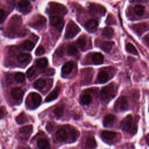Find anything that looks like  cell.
Returning <instances> with one entry per match:
<instances>
[{"mask_svg": "<svg viewBox=\"0 0 149 149\" xmlns=\"http://www.w3.org/2000/svg\"><path fill=\"white\" fill-rule=\"evenodd\" d=\"M37 146L39 149H47L49 147V142L45 139H40L37 141Z\"/></svg>", "mask_w": 149, "mask_h": 149, "instance_id": "cb8c5ba5", "label": "cell"}, {"mask_svg": "<svg viewBox=\"0 0 149 149\" xmlns=\"http://www.w3.org/2000/svg\"><path fill=\"white\" fill-rule=\"evenodd\" d=\"M115 109L118 112L123 111L127 109L128 102L125 96H121L118 98L114 105Z\"/></svg>", "mask_w": 149, "mask_h": 149, "instance_id": "8992f818", "label": "cell"}, {"mask_svg": "<svg viewBox=\"0 0 149 149\" xmlns=\"http://www.w3.org/2000/svg\"><path fill=\"white\" fill-rule=\"evenodd\" d=\"M113 43L110 41H104L100 44V48L105 52H109L112 48Z\"/></svg>", "mask_w": 149, "mask_h": 149, "instance_id": "44dd1931", "label": "cell"}, {"mask_svg": "<svg viewBox=\"0 0 149 149\" xmlns=\"http://www.w3.org/2000/svg\"><path fill=\"white\" fill-rule=\"evenodd\" d=\"M132 29L139 35L142 34L144 31L148 30V25L146 23H141L132 26Z\"/></svg>", "mask_w": 149, "mask_h": 149, "instance_id": "8fae6325", "label": "cell"}, {"mask_svg": "<svg viewBox=\"0 0 149 149\" xmlns=\"http://www.w3.org/2000/svg\"><path fill=\"white\" fill-rule=\"evenodd\" d=\"M15 79L18 83H22L25 80V75L22 72H17L15 75Z\"/></svg>", "mask_w": 149, "mask_h": 149, "instance_id": "e575fe53", "label": "cell"}, {"mask_svg": "<svg viewBox=\"0 0 149 149\" xmlns=\"http://www.w3.org/2000/svg\"><path fill=\"white\" fill-rule=\"evenodd\" d=\"M73 63L71 61L68 62L66 63H65L62 66V72L64 74H69L71 72L73 68Z\"/></svg>", "mask_w": 149, "mask_h": 149, "instance_id": "d4e9b609", "label": "cell"}, {"mask_svg": "<svg viewBox=\"0 0 149 149\" xmlns=\"http://www.w3.org/2000/svg\"><path fill=\"white\" fill-rule=\"evenodd\" d=\"M35 68H34V67H30L27 70V72H26V74H27V77H29V78H30V77H31L33 75H34V73H35Z\"/></svg>", "mask_w": 149, "mask_h": 149, "instance_id": "b9f144b4", "label": "cell"}, {"mask_svg": "<svg viewBox=\"0 0 149 149\" xmlns=\"http://www.w3.org/2000/svg\"><path fill=\"white\" fill-rule=\"evenodd\" d=\"M48 64V60L46 58H41L36 61V66L38 68H44Z\"/></svg>", "mask_w": 149, "mask_h": 149, "instance_id": "f1b7e54d", "label": "cell"}, {"mask_svg": "<svg viewBox=\"0 0 149 149\" xmlns=\"http://www.w3.org/2000/svg\"><path fill=\"white\" fill-rule=\"evenodd\" d=\"M45 52V49L44 48V47L41 45H39L37 48L36 50L35 54L37 56H40L42 55V54H44Z\"/></svg>", "mask_w": 149, "mask_h": 149, "instance_id": "60d3db41", "label": "cell"}, {"mask_svg": "<svg viewBox=\"0 0 149 149\" xmlns=\"http://www.w3.org/2000/svg\"><path fill=\"white\" fill-rule=\"evenodd\" d=\"M21 24L22 17L18 15H15L10 19V21L9 22V29L12 31H15L18 29H19Z\"/></svg>", "mask_w": 149, "mask_h": 149, "instance_id": "9c48e42d", "label": "cell"}, {"mask_svg": "<svg viewBox=\"0 0 149 149\" xmlns=\"http://www.w3.org/2000/svg\"><path fill=\"white\" fill-rule=\"evenodd\" d=\"M30 6V3L27 0H21L18 3V7L22 12L27 10Z\"/></svg>", "mask_w": 149, "mask_h": 149, "instance_id": "7402d4cb", "label": "cell"}, {"mask_svg": "<svg viewBox=\"0 0 149 149\" xmlns=\"http://www.w3.org/2000/svg\"><path fill=\"white\" fill-rule=\"evenodd\" d=\"M115 116L111 113H109L105 115L103 120V125L104 126H109L115 120Z\"/></svg>", "mask_w": 149, "mask_h": 149, "instance_id": "ffe728a7", "label": "cell"}, {"mask_svg": "<svg viewBox=\"0 0 149 149\" xmlns=\"http://www.w3.org/2000/svg\"><path fill=\"white\" fill-rule=\"evenodd\" d=\"M67 8L63 5L55 3L50 2L48 4V7L47 8V12L51 14H56V16L58 15H65L67 13Z\"/></svg>", "mask_w": 149, "mask_h": 149, "instance_id": "7a4b0ae2", "label": "cell"}, {"mask_svg": "<svg viewBox=\"0 0 149 149\" xmlns=\"http://www.w3.org/2000/svg\"><path fill=\"white\" fill-rule=\"evenodd\" d=\"M68 137L67 133L66 130L63 129H59L56 132V137L57 140L59 141H63L66 140Z\"/></svg>", "mask_w": 149, "mask_h": 149, "instance_id": "d6986e66", "label": "cell"}, {"mask_svg": "<svg viewBox=\"0 0 149 149\" xmlns=\"http://www.w3.org/2000/svg\"><path fill=\"white\" fill-rule=\"evenodd\" d=\"M109 79L108 74L105 71L100 72L98 74V80L101 83H104L107 82Z\"/></svg>", "mask_w": 149, "mask_h": 149, "instance_id": "484cf974", "label": "cell"}, {"mask_svg": "<svg viewBox=\"0 0 149 149\" xmlns=\"http://www.w3.org/2000/svg\"><path fill=\"white\" fill-rule=\"evenodd\" d=\"M63 112V107H56L54 110V112L55 115L57 117V118H59L62 115Z\"/></svg>", "mask_w": 149, "mask_h": 149, "instance_id": "ab89813d", "label": "cell"}, {"mask_svg": "<svg viewBox=\"0 0 149 149\" xmlns=\"http://www.w3.org/2000/svg\"><path fill=\"white\" fill-rule=\"evenodd\" d=\"M91 60L94 64L100 65L104 62V56L100 52H95L91 56Z\"/></svg>", "mask_w": 149, "mask_h": 149, "instance_id": "9a60e30c", "label": "cell"}, {"mask_svg": "<svg viewBox=\"0 0 149 149\" xmlns=\"http://www.w3.org/2000/svg\"><path fill=\"white\" fill-rule=\"evenodd\" d=\"M91 97L88 94H84L80 98V102L83 105L89 104L91 101Z\"/></svg>", "mask_w": 149, "mask_h": 149, "instance_id": "4dcf8cb0", "label": "cell"}, {"mask_svg": "<svg viewBox=\"0 0 149 149\" xmlns=\"http://www.w3.org/2000/svg\"><path fill=\"white\" fill-rule=\"evenodd\" d=\"M93 75V71L91 69H86L84 70V72L82 73V79L83 81L84 84L89 83Z\"/></svg>", "mask_w": 149, "mask_h": 149, "instance_id": "7c38bea8", "label": "cell"}, {"mask_svg": "<svg viewBox=\"0 0 149 149\" xmlns=\"http://www.w3.org/2000/svg\"><path fill=\"white\" fill-rule=\"evenodd\" d=\"M31 59V56L27 53H21L17 56V60L20 63H29Z\"/></svg>", "mask_w": 149, "mask_h": 149, "instance_id": "2e32d148", "label": "cell"}, {"mask_svg": "<svg viewBox=\"0 0 149 149\" xmlns=\"http://www.w3.org/2000/svg\"><path fill=\"white\" fill-rule=\"evenodd\" d=\"M22 46L23 49L27 51H31L34 47V44L30 40H26L23 42Z\"/></svg>", "mask_w": 149, "mask_h": 149, "instance_id": "f546056e", "label": "cell"}, {"mask_svg": "<svg viewBox=\"0 0 149 149\" xmlns=\"http://www.w3.org/2000/svg\"><path fill=\"white\" fill-rule=\"evenodd\" d=\"M116 134V133L115 132L109 131V130H104L101 133V137L104 140H111L115 138Z\"/></svg>", "mask_w": 149, "mask_h": 149, "instance_id": "ac0fdd59", "label": "cell"}, {"mask_svg": "<svg viewBox=\"0 0 149 149\" xmlns=\"http://www.w3.org/2000/svg\"><path fill=\"white\" fill-rule=\"evenodd\" d=\"M16 120L17 123L19 124H23L26 122H27L28 119L26 114L23 112L20 113L16 118Z\"/></svg>", "mask_w": 149, "mask_h": 149, "instance_id": "1f68e13d", "label": "cell"}, {"mask_svg": "<svg viewBox=\"0 0 149 149\" xmlns=\"http://www.w3.org/2000/svg\"><path fill=\"white\" fill-rule=\"evenodd\" d=\"M79 135V132L76 130V129H72L70 132V140L72 141H76Z\"/></svg>", "mask_w": 149, "mask_h": 149, "instance_id": "8d00e7d4", "label": "cell"}, {"mask_svg": "<svg viewBox=\"0 0 149 149\" xmlns=\"http://www.w3.org/2000/svg\"><path fill=\"white\" fill-rule=\"evenodd\" d=\"M45 86V81L42 79H39L34 83V87L36 89L40 90L44 87Z\"/></svg>", "mask_w": 149, "mask_h": 149, "instance_id": "d6a6232c", "label": "cell"}, {"mask_svg": "<svg viewBox=\"0 0 149 149\" xmlns=\"http://www.w3.org/2000/svg\"><path fill=\"white\" fill-rule=\"evenodd\" d=\"M80 31V27L74 22L70 20L66 27L65 37L67 39L72 38L76 36Z\"/></svg>", "mask_w": 149, "mask_h": 149, "instance_id": "277c9868", "label": "cell"}, {"mask_svg": "<svg viewBox=\"0 0 149 149\" xmlns=\"http://www.w3.org/2000/svg\"><path fill=\"white\" fill-rule=\"evenodd\" d=\"M24 93L22 89L20 88H14L11 91V95L13 97V99L20 101L22 100L23 97Z\"/></svg>", "mask_w": 149, "mask_h": 149, "instance_id": "4fadbf2b", "label": "cell"}, {"mask_svg": "<svg viewBox=\"0 0 149 149\" xmlns=\"http://www.w3.org/2000/svg\"><path fill=\"white\" fill-rule=\"evenodd\" d=\"M30 98L34 108L38 107L41 104L42 100L40 95L37 93H32L30 94Z\"/></svg>", "mask_w": 149, "mask_h": 149, "instance_id": "5bb4252c", "label": "cell"}, {"mask_svg": "<svg viewBox=\"0 0 149 149\" xmlns=\"http://www.w3.org/2000/svg\"><path fill=\"white\" fill-rule=\"evenodd\" d=\"M77 52L78 51H77V48L73 45L69 46L68 49V54L69 55H70V56L76 55L77 53Z\"/></svg>", "mask_w": 149, "mask_h": 149, "instance_id": "f35d334b", "label": "cell"}, {"mask_svg": "<svg viewBox=\"0 0 149 149\" xmlns=\"http://www.w3.org/2000/svg\"><path fill=\"white\" fill-rule=\"evenodd\" d=\"M89 12L91 15L104 16L106 13V9L102 5L96 3H91L89 6Z\"/></svg>", "mask_w": 149, "mask_h": 149, "instance_id": "52a82bcc", "label": "cell"}, {"mask_svg": "<svg viewBox=\"0 0 149 149\" xmlns=\"http://www.w3.org/2000/svg\"><path fill=\"white\" fill-rule=\"evenodd\" d=\"M60 91V88L59 87H56L51 93H49L48 96L45 98L46 102H50L56 99L58 97Z\"/></svg>", "mask_w": 149, "mask_h": 149, "instance_id": "e0dca14e", "label": "cell"}, {"mask_svg": "<svg viewBox=\"0 0 149 149\" xmlns=\"http://www.w3.org/2000/svg\"><path fill=\"white\" fill-rule=\"evenodd\" d=\"M86 144L87 147L90 148H95L97 146L96 141L93 136H89L87 138Z\"/></svg>", "mask_w": 149, "mask_h": 149, "instance_id": "603a6c76", "label": "cell"}, {"mask_svg": "<svg viewBox=\"0 0 149 149\" xmlns=\"http://www.w3.org/2000/svg\"><path fill=\"white\" fill-rule=\"evenodd\" d=\"M45 24L46 19L44 16L41 15L36 16L30 22V26L38 30H41L43 29L45 27Z\"/></svg>", "mask_w": 149, "mask_h": 149, "instance_id": "5b68a950", "label": "cell"}, {"mask_svg": "<svg viewBox=\"0 0 149 149\" xmlns=\"http://www.w3.org/2000/svg\"><path fill=\"white\" fill-rule=\"evenodd\" d=\"M122 129L130 133L134 134L137 131V123L133 120V118L131 115H128L120 123Z\"/></svg>", "mask_w": 149, "mask_h": 149, "instance_id": "6da1fadb", "label": "cell"}, {"mask_svg": "<svg viewBox=\"0 0 149 149\" xmlns=\"http://www.w3.org/2000/svg\"><path fill=\"white\" fill-rule=\"evenodd\" d=\"M46 129L48 132H51L53 129H54V126H53V124L52 123H48V125L46 126Z\"/></svg>", "mask_w": 149, "mask_h": 149, "instance_id": "ee69618b", "label": "cell"}, {"mask_svg": "<svg viewBox=\"0 0 149 149\" xmlns=\"http://www.w3.org/2000/svg\"><path fill=\"white\" fill-rule=\"evenodd\" d=\"M32 131H33V127L31 125L23 126V127H21L19 130V132L21 134H23L24 135H27L28 136L31 134Z\"/></svg>", "mask_w": 149, "mask_h": 149, "instance_id": "83f0119b", "label": "cell"}, {"mask_svg": "<svg viewBox=\"0 0 149 149\" xmlns=\"http://www.w3.org/2000/svg\"><path fill=\"white\" fill-rule=\"evenodd\" d=\"M3 115V109H2V108H0V118H2Z\"/></svg>", "mask_w": 149, "mask_h": 149, "instance_id": "f6af8a7d", "label": "cell"}, {"mask_svg": "<svg viewBox=\"0 0 149 149\" xmlns=\"http://www.w3.org/2000/svg\"><path fill=\"white\" fill-rule=\"evenodd\" d=\"M17 149H30L29 148H25V147H18Z\"/></svg>", "mask_w": 149, "mask_h": 149, "instance_id": "bcb514c9", "label": "cell"}, {"mask_svg": "<svg viewBox=\"0 0 149 149\" xmlns=\"http://www.w3.org/2000/svg\"><path fill=\"white\" fill-rule=\"evenodd\" d=\"M77 44L81 49H83L86 44V38L84 37H80L77 40Z\"/></svg>", "mask_w": 149, "mask_h": 149, "instance_id": "74e56055", "label": "cell"}, {"mask_svg": "<svg viewBox=\"0 0 149 149\" xmlns=\"http://www.w3.org/2000/svg\"><path fill=\"white\" fill-rule=\"evenodd\" d=\"M102 34L105 37L111 38L113 37V36L114 34V31L112 28H111L110 27H106L103 30Z\"/></svg>", "mask_w": 149, "mask_h": 149, "instance_id": "4316f807", "label": "cell"}, {"mask_svg": "<svg viewBox=\"0 0 149 149\" xmlns=\"http://www.w3.org/2000/svg\"><path fill=\"white\" fill-rule=\"evenodd\" d=\"M5 17H6L5 12L2 9H0V23L3 22V20L5 19Z\"/></svg>", "mask_w": 149, "mask_h": 149, "instance_id": "7bdbcfd3", "label": "cell"}, {"mask_svg": "<svg viewBox=\"0 0 149 149\" xmlns=\"http://www.w3.org/2000/svg\"><path fill=\"white\" fill-rule=\"evenodd\" d=\"M49 22L51 24L56 27L58 30L61 31L63 29L64 26V22L59 16H52L50 17Z\"/></svg>", "mask_w": 149, "mask_h": 149, "instance_id": "ba28073f", "label": "cell"}, {"mask_svg": "<svg viewBox=\"0 0 149 149\" xmlns=\"http://www.w3.org/2000/svg\"><path fill=\"white\" fill-rule=\"evenodd\" d=\"M98 23L97 21L95 19H90L88 21H87L85 24H84V27L86 29L90 32V33H93L95 31H96L97 27H98Z\"/></svg>", "mask_w": 149, "mask_h": 149, "instance_id": "30bf717a", "label": "cell"}, {"mask_svg": "<svg viewBox=\"0 0 149 149\" xmlns=\"http://www.w3.org/2000/svg\"><path fill=\"white\" fill-rule=\"evenodd\" d=\"M126 50L129 52H130L131 54H133L134 55H137V51L133 44H132L130 43H127L126 44Z\"/></svg>", "mask_w": 149, "mask_h": 149, "instance_id": "d590c367", "label": "cell"}, {"mask_svg": "<svg viewBox=\"0 0 149 149\" xmlns=\"http://www.w3.org/2000/svg\"><path fill=\"white\" fill-rule=\"evenodd\" d=\"M141 0H130V1L132 2H138V1H140Z\"/></svg>", "mask_w": 149, "mask_h": 149, "instance_id": "7dc6e473", "label": "cell"}, {"mask_svg": "<svg viewBox=\"0 0 149 149\" xmlns=\"http://www.w3.org/2000/svg\"><path fill=\"white\" fill-rule=\"evenodd\" d=\"M116 91L115 90V87L113 84H109L107 86L104 87L100 93V97L103 101H107L115 95Z\"/></svg>", "mask_w": 149, "mask_h": 149, "instance_id": "3957f363", "label": "cell"}, {"mask_svg": "<svg viewBox=\"0 0 149 149\" xmlns=\"http://www.w3.org/2000/svg\"><path fill=\"white\" fill-rule=\"evenodd\" d=\"M134 12L137 16H143L144 13V7L141 5H137L134 8Z\"/></svg>", "mask_w": 149, "mask_h": 149, "instance_id": "836d02e7", "label": "cell"}]
</instances>
